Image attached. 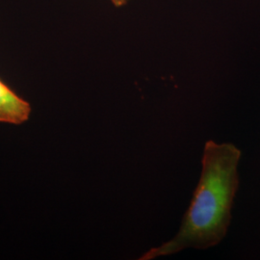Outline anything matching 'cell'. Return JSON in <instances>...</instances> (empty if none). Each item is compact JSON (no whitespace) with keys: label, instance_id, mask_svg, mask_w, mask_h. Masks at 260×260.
I'll return each mask as SVG.
<instances>
[{"label":"cell","instance_id":"cell-1","mask_svg":"<svg viewBox=\"0 0 260 260\" xmlns=\"http://www.w3.org/2000/svg\"><path fill=\"white\" fill-rule=\"evenodd\" d=\"M240 158L241 151L233 144L206 142L201 178L178 233L173 239L145 252L140 260L155 259L190 248L206 250L223 240L239 187Z\"/></svg>","mask_w":260,"mask_h":260},{"label":"cell","instance_id":"cell-2","mask_svg":"<svg viewBox=\"0 0 260 260\" xmlns=\"http://www.w3.org/2000/svg\"><path fill=\"white\" fill-rule=\"evenodd\" d=\"M30 114L31 105L0 79V122L21 124Z\"/></svg>","mask_w":260,"mask_h":260},{"label":"cell","instance_id":"cell-3","mask_svg":"<svg viewBox=\"0 0 260 260\" xmlns=\"http://www.w3.org/2000/svg\"><path fill=\"white\" fill-rule=\"evenodd\" d=\"M108 1H110L112 5L115 6L116 8H121L129 2V0H108Z\"/></svg>","mask_w":260,"mask_h":260}]
</instances>
